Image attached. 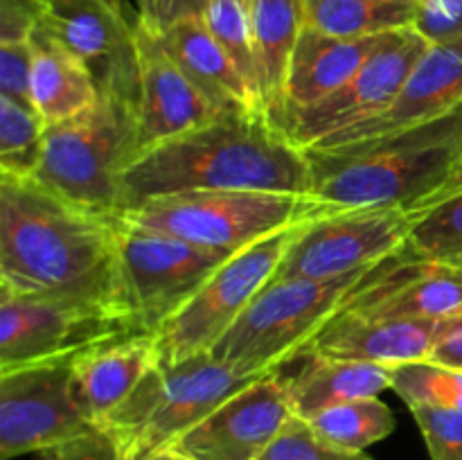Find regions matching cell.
<instances>
[{
	"label": "cell",
	"instance_id": "cell-25",
	"mask_svg": "<svg viewBox=\"0 0 462 460\" xmlns=\"http://www.w3.org/2000/svg\"><path fill=\"white\" fill-rule=\"evenodd\" d=\"M305 27L338 39L413 30V0H302Z\"/></svg>",
	"mask_w": 462,
	"mask_h": 460
},
{
	"label": "cell",
	"instance_id": "cell-20",
	"mask_svg": "<svg viewBox=\"0 0 462 460\" xmlns=\"http://www.w3.org/2000/svg\"><path fill=\"white\" fill-rule=\"evenodd\" d=\"M393 36L395 32L361 36V39H338L305 27L289 66L284 106L273 117V122H278L284 113L307 108L337 93Z\"/></svg>",
	"mask_w": 462,
	"mask_h": 460
},
{
	"label": "cell",
	"instance_id": "cell-37",
	"mask_svg": "<svg viewBox=\"0 0 462 460\" xmlns=\"http://www.w3.org/2000/svg\"><path fill=\"white\" fill-rule=\"evenodd\" d=\"M210 0H140L138 18L153 32H165L183 18L203 16Z\"/></svg>",
	"mask_w": 462,
	"mask_h": 460
},
{
	"label": "cell",
	"instance_id": "cell-22",
	"mask_svg": "<svg viewBox=\"0 0 462 460\" xmlns=\"http://www.w3.org/2000/svg\"><path fill=\"white\" fill-rule=\"evenodd\" d=\"M298 359H305V363L291 379L287 377V383L293 413L302 419L343 401L379 397L393 386L391 365L337 359L319 352H302Z\"/></svg>",
	"mask_w": 462,
	"mask_h": 460
},
{
	"label": "cell",
	"instance_id": "cell-32",
	"mask_svg": "<svg viewBox=\"0 0 462 460\" xmlns=\"http://www.w3.org/2000/svg\"><path fill=\"white\" fill-rule=\"evenodd\" d=\"M431 460H462V409H411Z\"/></svg>",
	"mask_w": 462,
	"mask_h": 460
},
{
	"label": "cell",
	"instance_id": "cell-14",
	"mask_svg": "<svg viewBox=\"0 0 462 460\" xmlns=\"http://www.w3.org/2000/svg\"><path fill=\"white\" fill-rule=\"evenodd\" d=\"M427 48L429 43L415 30L395 32V36L337 93L307 108L284 113L275 124L298 147L311 149L338 131L373 120L400 95Z\"/></svg>",
	"mask_w": 462,
	"mask_h": 460
},
{
	"label": "cell",
	"instance_id": "cell-13",
	"mask_svg": "<svg viewBox=\"0 0 462 460\" xmlns=\"http://www.w3.org/2000/svg\"><path fill=\"white\" fill-rule=\"evenodd\" d=\"M72 361L0 373V458L48 451L97 427L72 392Z\"/></svg>",
	"mask_w": 462,
	"mask_h": 460
},
{
	"label": "cell",
	"instance_id": "cell-9",
	"mask_svg": "<svg viewBox=\"0 0 462 460\" xmlns=\"http://www.w3.org/2000/svg\"><path fill=\"white\" fill-rule=\"evenodd\" d=\"M298 228L275 233L226 260L201 289L156 332L161 363L210 352L257 293L273 282Z\"/></svg>",
	"mask_w": 462,
	"mask_h": 460
},
{
	"label": "cell",
	"instance_id": "cell-33",
	"mask_svg": "<svg viewBox=\"0 0 462 460\" xmlns=\"http://www.w3.org/2000/svg\"><path fill=\"white\" fill-rule=\"evenodd\" d=\"M413 30L427 43L462 39V0H413Z\"/></svg>",
	"mask_w": 462,
	"mask_h": 460
},
{
	"label": "cell",
	"instance_id": "cell-3",
	"mask_svg": "<svg viewBox=\"0 0 462 460\" xmlns=\"http://www.w3.org/2000/svg\"><path fill=\"white\" fill-rule=\"evenodd\" d=\"M305 152L314 176L311 194L325 206L415 212L458 171L462 104L438 120L383 138Z\"/></svg>",
	"mask_w": 462,
	"mask_h": 460
},
{
	"label": "cell",
	"instance_id": "cell-11",
	"mask_svg": "<svg viewBox=\"0 0 462 460\" xmlns=\"http://www.w3.org/2000/svg\"><path fill=\"white\" fill-rule=\"evenodd\" d=\"M415 212L404 207H332L298 228L273 280L355 273L406 248Z\"/></svg>",
	"mask_w": 462,
	"mask_h": 460
},
{
	"label": "cell",
	"instance_id": "cell-27",
	"mask_svg": "<svg viewBox=\"0 0 462 460\" xmlns=\"http://www.w3.org/2000/svg\"><path fill=\"white\" fill-rule=\"evenodd\" d=\"M45 129L34 106L0 95V174L30 179L41 161Z\"/></svg>",
	"mask_w": 462,
	"mask_h": 460
},
{
	"label": "cell",
	"instance_id": "cell-35",
	"mask_svg": "<svg viewBox=\"0 0 462 460\" xmlns=\"http://www.w3.org/2000/svg\"><path fill=\"white\" fill-rule=\"evenodd\" d=\"M0 95L32 106V43H0Z\"/></svg>",
	"mask_w": 462,
	"mask_h": 460
},
{
	"label": "cell",
	"instance_id": "cell-6",
	"mask_svg": "<svg viewBox=\"0 0 462 460\" xmlns=\"http://www.w3.org/2000/svg\"><path fill=\"white\" fill-rule=\"evenodd\" d=\"M329 210L332 207L314 194L185 192L149 198L125 210L117 219L134 228L171 235L233 255Z\"/></svg>",
	"mask_w": 462,
	"mask_h": 460
},
{
	"label": "cell",
	"instance_id": "cell-4",
	"mask_svg": "<svg viewBox=\"0 0 462 460\" xmlns=\"http://www.w3.org/2000/svg\"><path fill=\"white\" fill-rule=\"evenodd\" d=\"M406 248L355 273L325 280H273L210 347V354L242 374H269L293 361L341 311L373 287Z\"/></svg>",
	"mask_w": 462,
	"mask_h": 460
},
{
	"label": "cell",
	"instance_id": "cell-7",
	"mask_svg": "<svg viewBox=\"0 0 462 460\" xmlns=\"http://www.w3.org/2000/svg\"><path fill=\"white\" fill-rule=\"evenodd\" d=\"M257 377L262 374H242L210 352L176 363L158 361L104 427L116 433L126 460H144L174 445Z\"/></svg>",
	"mask_w": 462,
	"mask_h": 460
},
{
	"label": "cell",
	"instance_id": "cell-36",
	"mask_svg": "<svg viewBox=\"0 0 462 460\" xmlns=\"http://www.w3.org/2000/svg\"><path fill=\"white\" fill-rule=\"evenodd\" d=\"M43 0H0V43L30 41L39 30Z\"/></svg>",
	"mask_w": 462,
	"mask_h": 460
},
{
	"label": "cell",
	"instance_id": "cell-41",
	"mask_svg": "<svg viewBox=\"0 0 462 460\" xmlns=\"http://www.w3.org/2000/svg\"><path fill=\"white\" fill-rule=\"evenodd\" d=\"M445 264H454V266H462V255H458V257H454V260H449V262H445Z\"/></svg>",
	"mask_w": 462,
	"mask_h": 460
},
{
	"label": "cell",
	"instance_id": "cell-24",
	"mask_svg": "<svg viewBox=\"0 0 462 460\" xmlns=\"http://www.w3.org/2000/svg\"><path fill=\"white\" fill-rule=\"evenodd\" d=\"M248 14L255 41L262 104L273 120L284 106V84L298 39L305 30V7L302 0H255Z\"/></svg>",
	"mask_w": 462,
	"mask_h": 460
},
{
	"label": "cell",
	"instance_id": "cell-12",
	"mask_svg": "<svg viewBox=\"0 0 462 460\" xmlns=\"http://www.w3.org/2000/svg\"><path fill=\"white\" fill-rule=\"evenodd\" d=\"M39 27L88 68L99 93L138 106V27L120 0H43Z\"/></svg>",
	"mask_w": 462,
	"mask_h": 460
},
{
	"label": "cell",
	"instance_id": "cell-2",
	"mask_svg": "<svg viewBox=\"0 0 462 460\" xmlns=\"http://www.w3.org/2000/svg\"><path fill=\"white\" fill-rule=\"evenodd\" d=\"M311 188L307 152L269 113H221L140 153L122 179V212L170 194H311Z\"/></svg>",
	"mask_w": 462,
	"mask_h": 460
},
{
	"label": "cell",
	"instance_id": "cell-15",
	"mask_svg": "<svg viewBox=\"0 0 462 460\" xmlns=\"http://www.w3.org/2000/svg\"><path fill=\"white\" fill-rule=\"evenodd\" d=\"M293 415L287 377L275 370L228 397L171 449L194 460H257Z\"/></svg>",
	"mask_w": 462,
	"mask_h": 460
},
{
	"label": "cell",
	"instance_id": "cell-23",
	"mask_svg": "<svg viewBox=\"0 0 462 460\" xmlns=\"http://www.w3.org/2000/svg\"><path fill=\"white\" fill-rule=\"evenodd\" d=\"M32 43V106L45 124H57L88 111L102 93L88 68L45 30Z\"/></svg>",
	"mask_w": 462,
	"mask_h": 460
},
{
	"label": "cell",
	"instance_id": "cell-34",
	"mask_svg": "<svg viewBox=\"0 0 462 460\" xmlns=\"http://www.w3.org/2000/svg\"><path fill=\"white\" fill-rule=\"evenodd\" d=\"M43 460H126L116 433L104 424L88 428L52 449L43 451Z\"/></svg>",
	"mask_w": 462,
	"mask_h": 460
},
{
	"label": "cell",
	"instance_id": "cell-31",
	"mask_svg": "<svg viewBox=\"0 0 462 460\" xmlns=\"http://www.w3.org/2000/svg\"><path fill=\"white\" fill-rule=\"evenodd\" d=\"M257 460H374L368 454L338 449L325 442L310 422L293 415L287 427Z\"/></svg>",
	"mask_w": 462,
	"mask_h": 460
},
{
	"label": "cell",
	"instance_id": "cell-38",
	"mask_svg": "<svg viewBox=\"0 0 462 460\" xmlns=\"http://www.w3.org/2000/svg\"><path fill=\"white\" fill-rule=\"evenodd\" d=\"M429 359L436 361V363L449 365V368H456L462 373V316L442 320L436 345H433Z\"/></svg>",
	"mask_w": 462,
	"mask_h": 460
},
{
	"label": "cell",
	"instance_id": "cell-39",
	"mask_svg": "<svg viewBox=\"0 0 462 460\" xmlns=\"http://www.w3.org/2000/svg\"><path fill=\"white\" fill-rule=\"evenodd\" d=\"M144 460H194V458H189V455L171 449V446H165V449H161V451H153V454L147 455Z\"/></svg>",
	"mask_w": 462,
	"mask_h": 460
},
{
	"label": "cell",
	"instance_id": "cell-29",
	"mask_svg": "<svg viewBox=\"0 0 462 460\" xmlns=\"http://www.w3.org/2000/svg\"><path fill=\"white\" fill-rule=\"evenodd\" d=\"M391 388L409 409H462V373L431 359L393 365Z\"/></svg>",
	"mask_w": 462,
	"mask_h": 460
},
{
	"label": "cell",
	"instance_id": "cell-5",
	"mask_svg": "<svg viewBox=\"0 0 462 460\" xmlns=\"http://www.w3.org/2000/svg\"><path fill=\"white\" fill-rule=\"evenodd\" d=\"M143 153L131 104L104 95L81 115L45 129L30 176L57 197L104 216L122 215V179Z\"/></svg>",
	"mask_w": 462,
	"mask_h": 460
},
{
	"label": "cell",
	"instance_id": "cell-28",
	"mask_svg": "<svg viewBox=\"0 0 462 460\" xmlns=\"http://www.w3.org/2000/svg\"><path fill=\"white\" fill-rule=\"evenodd\" d=\"M409 248L418 260L449 262L462 255V188L415 210Z\"/></svg>",
	"mask_w": 462,
	"mask_h": 460
},
{
	"label": "cell",
	"instance_id": "cell-10",
	"mask_svg": "<svg viewBox=\"0 0 462 460\" xmlns=\"http://www.w3.org/2000/svg\"><path fill=\"white\" fill-rule=\"evenodd\" d=\"M131 334L129 318L106 307L0 291V373L72 361Z\"/></svg>",
	"mask_w": 462,
	"mask_h": 460
},
{
	"label": "cell",
	"instance_id": "cell-19",
	"mask_svg": "<svg viewBox=\"0 0 462 460\" xmlns=\"http://www.w3.org/2000/svg\"><path fill=\"white\" fill-rule=\"evenodd\" d=\"M156 363V338L152 334H131L72 359V392L81 413L93 424H104Z\"/></svg>",
	"mask_w": 462,
	"mask_h": 460
},
{
	"label": "cell",
	"instance_id": "cell-42",
	"mask_svg": "<svg viewBox=\"0 0 462 460\" xmlns=\"http://www.w3.org/2000/svg\"><path fill=\"white\" fill-rule=\"evenodd\" d=\"M253 3H255V0H242V5H244V7H246V9H248V12H251Z\"/></svg>",
	"mask_w": 462,
	"mask_h": 460
},
{
	"label": "cell",
	"instance_id": "cell-18",
	"mask_svg": "<svg viewBox=\"0 0 462 460\" xmlns=\"http://www.w3.org/2000/svg\"><path fill=\"white\" fill-rule=\"evenodd\" d=\"M440 325L442 320L383 318L346 309L329 320L302 352H319L337 359L365 361L393 368L429 359Z\"/></svg>",
	"mask_w": 462,
	"mask_h": 460
},
{
	"label": "cell",
	"instance_id": "cell-40",
	"mask_svg": "<svg viewBox=\"0 0 462 460\" xmlns=\"http://www.w3.org/2000/svg\"><path fill=\"white\" fill-rule=\"evenodd\" d=\"M462 188V158H460V167H458V171H456V176L454 179L449 180V185H447L445 189H442L440 194H438V197H433V198H440V197H445V194H451V192H456V189H460ZM431 198V201H433ZM429 201V203H431ZM424 207V206H422Z\"/></svg>",
	"mask_w": 462,
	"mask_h": 460
},
{
	"label": "cell",
	"instance_id": "cell-1",
	"mask_svg": "<svg viewBox=\"0 0 462 460\" xmlns=\"http://www.w3.org/2000/svg\"><path fill=\"white\" fill-rule=\"evenodd\" d=\"M117 228V216L75 206L32 179L0 174V291L122 314Z\"/></svg>",
	"mask_w": 462,
	"mask_h": 460
},
{
	"label": "cell",
	"instance_id": "cell-16",
	"mask_svg": "<svg viewBox=\"0 0 462 460\" xmlns=\"http://www.w3.org/2000/svg\"><path fill=\"white\" fill-rule=\"evenodd\" d=\"M462 104V39L449 43H429L411 70L404 88L391 106L377 117L346 131L329 135L311 149L343 147V144L368 143L383 135L406 131L411 126L438 120Z\"/></svg>",
	"mask_w": 462,
	"mask_h": 460
},
{
	"label": "cell",
	"instance_id": "cell-30",
	"mask_svg": "<svg viewBox=\"0 0 462 460\" xmlns=\"http://www.w3.org/2000/svg\"><path fill=\"white\" fill-rule=\"evenodd\" d=\"M203 21H206L210 34L217 39V43L224 48V52L237 66L246 84L251 86V90L262 102L251 14L244 7L242 0H210L206 12H203Z\"/></svg>",
	"mask_w": 462,
	"mask_h": 460
},
{
	"label": "cell",
	"instance_id": "cell-21",
	"mask_svg": "<svg viewBox=\"0 0 462 460\" xmlns=\"http://www.w3.org/2000/svg\"><path fill=\"white\" fill-rule=\"evenodd\" d=\"M158 36L176 66L201 90L219 115L266 111L237 66L210 34L203 16L183 18Z\"/></svg>",
	"mask_w": 462,
	"mask_h": 460
},
{
	"label": "cell",
	"instance_id": "cell-26",
	"mask_svg": "<svg viewBox=\"0 0 462 460\" xmlns=\"http://www.w3.org/2000/svg\"><path fill=\"white\" fill-rule=\"evenodd\" d=\"M307 422L325 442L355 454H364L370 445L395 431V415L379 397L329 406Z\"/></svg>",
	"mask_w": 462,
	"mask_h": 460
},
{
	"label": "cell",
	"instance_id": "cell-8",
	"mask_svg": "<svg viewBox=\"0 0 462 460\" xmlns=\"http://www.w3.org/2000/svg\"><path fill=\"white\" fill-rule=\"evenodd\" d=\"M233 255L183 242L171 235L134 228L120 221L117 228L120 311L131 320L135 332L156 336L158 329Z\"/></svg>",
	"mask_w": 462,
	"mask_h": 460
},
{
	"label": "cell",
	"instance_id": "cell-17",
	"mask_svg": "<svg viewBox=\"0 0 462 460\" xmlns=\"http://www.w3.org/2000/svg\"><path fill=\"white\" fill-rule=\"evenodd\" d=\"M140 45V97L135 106L143 152L206 124L219 113L185 77L162 45L158 32L135 14Z\"/></svg>",
	"mask_w": 462,
	"mask_h": 460
}]
</instances>
